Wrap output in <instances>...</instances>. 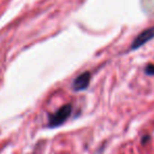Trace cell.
Instances as JSON below:
<instances>
[{
  "instance_id": "6da1fadb",
  "label": "cell",
  "mask_w": 154,
  "mask_h": 154,
  "mask_svg": "<svg viewBox=\"0 0 154 154\" xmlns=\"http://www.w3.org/2000/svg\"><path fill=\"white\" fill-rule=\"evenodd\" d=\"M72 113V106L64 105L60 109H58L54 114H52L49 117V124L48 126L50 128H56V127L62 125Z\"/></svg>"
},
{
  "instance_id": "7a4b0ae2",
  "label": "cell",
  "mask_w": 154,
  "mask_h": 154,
  "mask_svg": "<svg viewBox=\"0 0 154 154\" xmlns=\"http://www.w3.org/2000/svg\"><path fill=\"white\" fill-rule=\"evenodd\" d=\"M153 37H154V26L143 31V32L133 40L132 45H131V50L138 49L139 47H141V45H143L145 43H147L148 41L153 38Z\"/></svg>"
},
{
  "instance_id": "3957f363",
  "label": "cell",
  "mask_w": 154,
  "mask_h": 154,
  "mask_svg": "<svg viewBox=\"0 0 154 154\" xmlns=\"http://www.w3.org/2000/svg\"><path fill=\"white\" fill-rule=\"evenodd\" d=\"M91 75L89 72H85L82 74H80L78 77H76L73 82V89L75 91H82L85 90L86 88H88L89 84H90Z\"/></svg>"
},
{
  "instance_id": "277c9868",
  "label": "cell",
  "mask_w": 154,
  "mask_h": 154,
  "mask_svg": "<svg viewBox=\"0 0 154 154\" xmlns=\"http://www.w3.org/2000/svg\"><path fill=\"white\" fill-rule=\"evenodd\" d=\"M143 3L146 11L154 14V0H143Z\"/></svg>"
},
{
  "instance_id": "5b68a950",
  "label": "cell",
  "mask_w": 154,
  "mask_h": 154,
  "mask_svg": "<svg viewBox=\"0 0 154 154\" xmlns=\"http://www.w3.org/2000/svg\"><path fill=\"white\" fill-rule=\"evenodd\" d=\"M146 72H147V74H149V75H153L154 74V66L149 64V66H147V69H146Z\"/></svg>"
}]
</instances>
